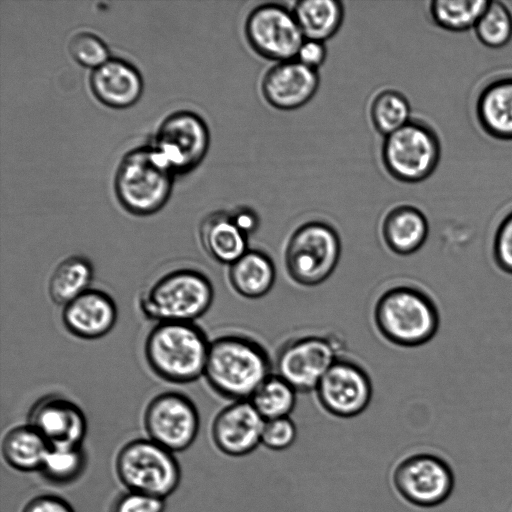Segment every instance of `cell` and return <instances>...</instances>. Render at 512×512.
<instances>
[{
  "mask_svg": "<svg viewBox=\"0 0 512 512\" xmlns=\"http://www.w3.org/2000/svg\"><path fill=\"white\" fill-rule=\"evenodd\" d=\"M164 509V499L127 490L116 498L111 512H164Z\"/></svg>",
  "mask_w": 512,
  "mask_h": 512,
  "instance_id": "34",
  "label": "cell"
},
{
  "mask_svg": "<svg viewBox=\"0 0 512 512\" xmlns=\"http://www.w3.org/2000/svg\"><path fill=\"white\" fill-rule=\"evenodd\" d=\"M68 51L78 64L92 69L110 59L106 44L101 38L90 32L75 34L69 41Z\"/></svg>",
  "mask_w": 512,
  "mask_h": 512,
  "instance_id": "32",
  "label": "cell"
},
{
  "mask_svg": "<svg viewBox=\"0 0 512 512\" xmlns=\"http://www.w3.org/2000/svg\"><path fill=\"white\" fill-rule=\"evenodd\" d=\"M51 447L28 423L10 429L1 445L5 462L20 472H39Z\"/></svg>",
  "mask_w": 512,
  "mask_h": 512,
  "instance_id": "24",
  "label": "cell"
},
{
  "mask_svg": "<svg viewBox=\"0 0 512 512\" xmlns=\"http://www.w3.org/2000/svg\"><path fill=\"white\" fill-rule=\"evenodd\" d=\"M339 343L330 337L309 335L285 343L277 353V374L297 392L315 390L337 361Z\"/></svg>",
  "mask_w": 512,
  "mask_h": 512,
  "instance_id": "13",
  "label": "cell"
},
{
  "mask_svg": "<svg viewBox=\"0 0 512 512\" xmlns=\"http://www.w3.org/2000/svg\"><path fill=\"white\" fill-rule=\"evenodd\" d=\"M90 88L95 98L110 108L124 109L134 105L143 90L139 71L119 58H110L92 70Z\"/></svg>",
  "mask_w": 512,
  "mask_h": 512,
  "instance_id": "19",
  "label": "cell"
},
{
  "mask_svg": "<svg viewBox=\"0 0 512 512\" xmlns=\"http://www.w3.org/2000/svg\"><path fill=\"white\" fill-rule=\"evenodd\" d=\"M209 144L205 121L194 112L182 110L169 114L161 122L153 147L174 174H185L202 162Z\"/></svg>",
  "mask_w": 512,
  "mask_h": 512,
  "instance_id": "12",
  "label": "cell"
},
{
  "mask_svg": "<svg viewBox=\"0 0 512 512\" xmlns=\"http://www.w3.org/2000/svg\"><path fill=\"white\" fill-rule=\"evenodd\" d=\"M393 487L412 506L431 509L442 505L452 495L455 477L449 462L431 452L404 457L392 472Z\"/></svg>",
  "mask_w": 512,
  "mask_h": 512,
  "instance_id": "9",
  "label": "cell"
},
{
  "mask_svg": "<svg viewBox=\"0 0 512 512\" xmlns=\"http://www.w3.org/2000/svg\"><path fill=\"white\" fill-rule=\"evenodd\" d=\"M264 423L249 400L233 401L214 417L212 440L217 449L227 456H246L261 444Z\"/></svg>",
  "mask_w": 512,
  "mask_h": 512,
  "instance_id": "16",
  "label": "cell"
},
{
  "mask_svg": "<svg viewBox=\"0 0 512 512\" xmlns=\"http://www.w3.org/2000/svg\"><path fill=\"white\" fill-rule=\"evenodd\" d=\"M381 157L392 178L403 183H418L436 170L441 157V143L432 127L411 119L384 137Z\"/></svg>",
  "mask_w": 512,
  "mask_h": 512,
  "instance_id": "8",
  "label": "cell"
},
{
  "mask_svg": "<svg viewBox=\"0 0 512 512\" xmlns=\"http://www.w3.org/2000/svg\"><path fill=\"white\" fill-rule=\"evenodd\" d=\"M231 216L236 226L248 237L259 227V216L252 208L239 207L231 212Z\"/></svg>",
  "mask_w": 512,
  "mask_h": 512,
  "instance_id": "38",
  "label": "cell"
},
{
  "mask_svg": "<svg viewBox=\"0 0 512 512\" xmlns=\"http://www.w3.org/2000/svg\"><path fill=\"white\" fill-rule=\"evenodd\" d=\"M228 279L237 294L248 299H258L272 289L276 268L268 254L248 249L229 266Z\"/></svg>",
  "mask_w": 512,
  "mask_h": 512,
  "instance_id": "23",
  "label": "cell"
},
{
  "mask_svg": "<svg viewBox=\"0 0 512 512\" xmlns=\"http://www.w3.org/2000/svg\"><path fill=\"white\" fill-rule=\"evenodd\" d=\"M373 319L382 337L403 349L425 344L438 326L433 302L423 291L406 283L393 286L379 296Z\"/></svg>",
  "mask_w": 512,
  "mask_h": 512,
  "instance_id": "3",
  "label": "cell"
},
{
  "mask_svg": "<svg viewBox=\"0 0 512 512\" xmlns=\"http://www.w3.org/2000/svg\"><path fill=\"white\" fill-rule=\"evenodd\" d=\"M214 288L203 272L192 268L169 271L155 280L140 296L143 315L159 322H194L211 307Z\"/></svg>",
  "mask_w": 512,
  "mask_h": 512,
  "instance_id": "5",
  "label": "cell"
},
{
  "mask_svg": "<svg viewBox=\"0 0 512 512\" xmlns=\"http://www.w3.org/2000/svg\"><path fill=\"white\" fill-rule=\"evenodd\" d=\"M270 375V358L255 340L230 334L211 341L204 376L220 396L232 402L250 400Z\"/></svg>",
  "mask_w": 512,
  "mask_h": 512,
  "instance_id": "1",
  "label": "cell"
},
{
  "mask_svg": "<svg viewBox=\"0 0 512 512\" xmlns=\"http://www.w3.org/2000/svg\"><path fill=\"white\" fill-rule=\"evenodd\" d=\"M22 512H75L72 506L63 498L44 494L30 499Z\"/></svg>",
  "mask_w": 512,
  "mask_h": 512,
  "instance_id": "37",
  "label": "cell"
},
{
  "mask_svg": "<svg viewBox=\"0 0 512 512\" xmlns=\"http://www.w3.org/2000/svg\"><path fill=\"white\" fill-rule=\"evenodd\" d=\"M117 318L114 299L99 289H88L62 310V322L66 330L84 340H95L107 335L114 328Z\"/></svg>",
  "mask_w": 512,
  "mask_h": 512,
  "instance_id": "18",
  "label": "cell"
},
{
  "mask_svg": "<svg viewBox=\"0 0 512 512\" xmlns=\"http://www.w3.org/2000/svg\"><path fill=\"white\" fill-rule=\"evenodd\" d=\"M296 399V389L278 374H271L249 401L264 420H271L290 417Z\"/></svg>",
  "mask_w": 512,
  "mask_h": 512,
  "instance_id": "27",
  "label": "cell"
},
{
  "mask_svg": "<svg viewBox=\"0 0 512 512\" xmlns=\"http://www.w3.org/2000/svg\"><path fill=\"white\" fill-rule=\"evenodd\" d=\"M174 173L154 147L140 146L120 160L114 190L121 206L136 216L152 215L167 203Z\"/></svg>",
  "mask_w": 512,
  "mask_h": 512,
  "instance_id": "4",
  "label": "cell"
},
{
  "mask_svg": "<svg viewBox=\"0 0 512 512\" xmlns=\"http://www.w3.org/2000/svg\"><path fill=\"white\" fill-rule=\"evenodd\" d=\"M244 34L256 54L276 63L295 59L305 39L292 9L278 3L253 8L246 17Z\"/></svg>",
  "mask_w": 512,
  "mask_h": 512,
  "instance_id": "10",
  "label": "cell"
},
{
  "mask_svg": "<svg viewBox=\"0 0 512 512\" xmlns=\"http://www.w3.org/2000/svg\"><path fill=\"white\" fill-rule=\"evenodd\" d=\"M115 468L129 491L166 499L178 488L181 469L173 452L151 439H135L118 452Z\"/></svg>",
  "mask_w": 512,
  "mask_h": 512,
  "instance_id": "7",
  "label": "cell"
},
{
  "mask_svg": "<svg viewBox=\"0 0 512 512\" xmlns=\"http://www.w3.org/2000/svg\"><path fill=\"white\" fill-rule=\"evenodd\" d=\"M327 50L324 42L304 39L295 59L301 64L317 70L326 60Z\"/></svg>",
  "mask_w": 512,
  "mask_h": 512,
  "instance_id": "36",
  "label": "cell"
},
{
  "mask_svg": "<svg viewBox=\"0 0 512 512\" xmlns=\"http://www.w3.org/2000/svg\"><path fill=\"white\" fill-rule=\"evenodd\" d=\"M430 225L427 215L418 207L401 204L383 217L381 237L395 255L409 257L417 253L428 239Z\"/></svg>",
  "mask_w": 512,
  "mask_h": 512,
  "instance_id": "20",
  "label": "cell"
},
{
  "mask_svg": "<svg viewBox=\"0 0 512 512\" xmlns=\"http://www.w3.org/2000/svg\"><path fill=\"white\" fill-rule=\"evenodd\" d=\"M411 108L408 99L399 91H380L370 105V119L377 132L384 137L397 131L410 119Z\"/></svg>",
  "mask_w": 512,
  "mask_h": 512,
  "instance_id": "29",
  "label": "cell"
},
{
  "mask_svg": "<svg viewBox=\"0 0 512 512\" xmlns=\"http://www.w3.org/2000/svg\"><path fill=\"white\" fill-rule=\"evenodd\" d=\"M85 465L82 447L50 448L39 473L49 483L67 485L80 477Z\"/></svg>",
  "mask_w": 512,
  "mask_h": 512,
  "instance_id": "31",
  "label": "cell"
},
{
  "mask_svg": "<svg viewBox=\"0 0 512 512\" xmlns=\"http://www.w3.org/2000/svg\"><path fill=\"white\" fill-rule=\"evenodd\" d=\"M319 83L317 70L292 59L271 66L262 77L260 90L271 107L289 111L307 104L316 94Z\"/></svg>",
  "mask_w": 512,
  "mask_h": 512,
  "instance_id": "17",
  "label": "cell"
},
{
  "mask_svg": "<svg viewBox=\"0 0 512 512\" xmlns=\"http://www.w3.org/2000/svg\"><path fill=\"white\" fill-rule=\"evenodd\" d=\"M297 438V427L290 417L265 420L261 444L273 451L290 448Z\"/></svg>",
  "mask_w": 512,
  "mask_h": 512,
  "instance_id": "33",
  "label": "cell"
},
{
  "mask_svg": "<svg viewBox=\"0 0 512 512\" xmlns=\"http://www.w3.org/2000/svg\"><path fill=\"white\" fill-rule=\"evenodd\" d=\"M321 407L338 418L361 414L372 398V383L357 363L338 358L315 388Z\"/></svg>",
  "mask_w": 512,
  "mask_h": 512,
  "instance_id": "14",
  "label": "cell"
},
{
  "mask_svg": "<svg viewBox=\"0 0 512 512\" xmlns=\"http://www.w3.org/2000/svg\"><path fill=\"white\" fill-rule=\"evenodd\" d=\"M341 240L333 226L309 221L298 226L286 243L284 267L298 285L311 287L326 281L337 267Z\"/></svg>",
  "mask_w": 512,
  "mask_h": 512,
  "instance_id": "6",
  "label": "cell"
},
{
  "mask_svg": "<svg viewBox=\"0 0 512 512\" xmlns=\"http://www.w3.org/2000/svg\"><path fill=\"white\" fill-rule=\"evenodd\" d=\"M292 12L304 38L321 42L333 37L344 19L343 4L336 0H300Z\"/></svg>",
  "mask_w": 512,
  "mask_h": 512,
  "instance_id": "25",
  "label": "cell"
},
{
  "mask_svg": "<svg viewBox=\"0 0 512 512\" xmlns=\"http://www.w3.org/2000/svg\"><path fill=\"white\" fill-rule=\"evenodd\" d=\"M199 239L211 258L229 266L249 249L248 236L236 226L231 212L225 210L213 211L201 220Z\"/></svg>",
  "mask_w": 512,
  "mask_h": 512,
  "instance_id": "22",
  "label": "cell"
},
{
  "mask_svg": "<svg viewBox=\"0 0 512 512\" xmlns=\"http://www.w3.org/2000/svg\"><path fill=\"white\" fill-rule=\"evenodd\" d=\"M487 0H435L429 4V15L438 27L450 32L473 29L486 9Z\"/></svg>",
  "mask_w": 512,
  "mask_h": 512,
  "instance_id": "28",
  "label": "cell"
},
{
  "mask_svg": "<svg viewBox=\"0 0 512 512\" xmlns=\"http://www.w3.org/2000/svg\"><path fill=\"white\" fill-rule=\"evenodd\" d=\"M473 29L484 46L502 48L512 39V14L503 2L489 1Z\"/></svg>",
  "mask_w": 512,
  "mask_h": 512,
  "instance_id": "30",
  "label": "cell"
},
{
  "mask_svg": "<svg viewBox=\"0 0 512 512\" xmlns=\"http://www.w3.org/2000/svg\"><path fill=\"white\" fill-rule=\"evenodd\" d=\"M144 427L149 439L171 452H182L195 441L200 416L194 402L178 391L156 395L144 412Z\"/></svg>",
  "mask_w": 512,
  "mask_h": 512,
  "instance_id": "11",
  "label": "cell"
},
{
  "mask_svg": "<svg viewBox=\"0 0 512 512\" xmlns=\"http://www.w3.org/2000/svg\"><path fill=\"white\" fill-rule=\"evenodd\" d=\"M210 343L194 322H159L145 339L144 355L159 378L186 384L204 375Z\"/></svg>",
  "mask_w": 512,
  "mask_h": 512,
  "instance_id": "2",
  "label": "cell"
},
{
  "mask_svg": "<svg viewBox=\"0 0 512 512\" xmlns=\"http://www.w3.org/2000/svg\"><path fill=\"white\" fill-rule=\"evenodd\" d=\"M495 254L501 267L512 272V210L507 213L497 230Z\"/></svg>",
  "mask_w": 512,
  "mask_h": 512,
  "instance_id": "35",
  "label": "cell"
},
{
  "mask_svg": "<svg viewBox=\"0 0 512 512\" xmlns=\"http://www.w3.org/2000/svg\"><path fill=\"white\" fill-rule=\"evenodd\" d=\"M28 424L51 448L82 447L87 433V420L82 409L57 393L47 394L32 405Z\"/></svg>",
  "mask_w": 512,
  "mask_h": 512,
  "instance_id": "15",
  "label": "cell"
},
{
  "mask_svg": "<svg viewBox=\"0 0 512 512\" xmlns=\"http://www.w3.org/2000/svg\"><path fill=\"white\" fill-rule=\"evenodd\" d=\"M475 115L487 135L512 140V74L492 79L482 87L476 98Z\"/></svg>",
  "mask_w": 512,
  "mask_h": 512,
  "instance_id": "21",
  "label": "cell"
},
{
  "mask_svg": "<svg viewBox=\"0 0 512 512\" xmlns=\"http://www.w3.org/2000/svg\"><path fill=\"white\" fill-rule=\"evenodd\" d=\"M94 276L91 261L82 255H72L63 259L53 270L48 281L51 300L65 306L90 289Z\"/></svg>",
  "mask_w": 512,
  "mask_h": 512,
  "instance_id": "26",
  "label": "cell"
}]
</instances>
